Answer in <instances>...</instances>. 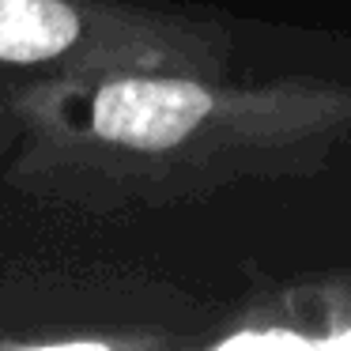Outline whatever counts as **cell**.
<instances>
[{"label":"cell","mask_w":351,"mask_h":351,"mask_svg":"<svg viewBox=\"0 0 351 351\" xmlns=\"http://www.w3.org/2000/svg\"><path fill=\"white\" fill-rule=\"evenodd\" d=\"M215 16L147 0H0V102L38 80L95 69L230 72Z\"/></svg>","instance_id":"cell-2"},{"label":"cell","mask_w":351,"mask_h":351,"mask_svg":"<svg viewBox=\"0 0 351 351\" xmlns=\"http://www.w3.org/2000/svg\"><path fill=\"white\" fill-rule=\"evenodd\" d=\"M351 144V84L95 69L0 102V182L42 204L129 215L245 182L313 178Z\"/></svg>","instance_id":"cell-1"},{"label":"cell","mask_w":351,"mask_h":351,"mask_svg":"<svg viewBox=\"0 0 351 351\" xmlns=\"http://www.w3.org/2000/svg\"><path fill=\"white\" fill-rule=\"evenodd\" d=\"M238 332H223L215 348H276L295 325L310 321L298 348H351V283L348 287H295L242 313Z\"/></svg>","instance_id":"cell-3"}]
</instances>
